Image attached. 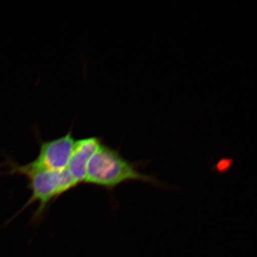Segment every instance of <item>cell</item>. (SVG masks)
<instances>
[{
    "label": "cell",
    "instance_id": "1",
    "mask_svg": "<svg viewBox=\"0 0 257 257\" xmlns=\"http://www.w3.org/2000/svg\"><path fill=\"white\" fill-rule=\"evenodd\" d=\"M6 165L8 170L0 175L25 176L28 179L29 189L32 192L31 197L13 219L34 203L38 202V208L32 216V221H40L52 202L78 185L67 169L58 171L40 170L33 168L29 164L20 165L12 160H8Z\"/></svg>",
    "mask_w": 257,
    "mask_h": 257
},
{
    "label": "cell",
    "instance_id": "2",
    "mask_svg": "<svg viewBox=\"0 0 257 257\" xmlns=\"http://www.w3.org/2000/svg\"><path fill=\"white\" fill-rule=\"evenodd\" d=\"M130 181L166 187L156 177L139 172L135 165L124 160L114 149L101 144L88 163L84 184L98 186L111 192L117 186Z\"/></svg>",
    "mask_w": 257,
    "mask_h": 257
},
{
    "label": "cell",
    "instance_id": "3",
    "mask_svg": "<svg viewBox=\"0 0 257 257\" xmlns=\"http://www.w3.org/2000/svg\"><path fill=\"white\" fill-rule=\"evenodd\" d=\"M75 141L70 130L60 138L41 142L37 158L28 164L33 168L40 170H65L73 152Z\"/></svg>",
    "mask_w": 257,
    "mask_h": 257
},
{
    "label": "cell",
    "instance_id": "4",
    "mask_svg": "<svg viewBox=\"0 0 257 257\" xmlns=\"http://www.w3.org/2000/svg\"><path fill=\"white\" fill-rule=\"evenodd\" d=\"M101 144L100 140L97 138L76 140L67 170L78 185L84 183L88 163Z\"/></svg>",
    "mask_w": 257,
    "mask_h": 257
}]
</instances>
